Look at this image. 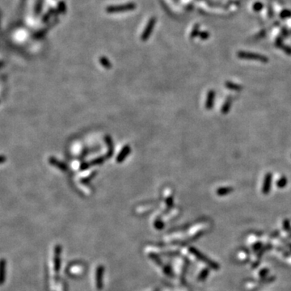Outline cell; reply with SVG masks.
Segmentation results:
<instances>
[{
  "mask_svg": "<svg viewBox=\"0 0 291 291\" xmlns=\"http://www.w3.org/2000/svg\"><path fill=\"white\" fill-rule=\"evenodd\" d=\"M238 57L241 59H248V60H255L260 61L262 63H267L268 57H264V55L257 54H252V53H247V52H239Z\"/></svg>",
  "mask_w": 291,
  "mask_h": 291,
  "instance_id": "6da1fadb",
  "label": "cell"
},
{
  "mask_svg": "<svg viewBox=\"0 0 291 291\" xmlns=\"http://www.w3.org/2000/svg\"><path fill=\"white\" fill-rule=\"evenodd\" d=\"M271 180H272V175L270 174V173H268L266 175L265 178H264V185H263V193L264 194H267V193L269 192Z\"/></svg>",
  "mask_w": 291,
  "mask_h": 291,
  "instance_id": "7a4b0ae2",
  "label": "cell"
},
{
  "mask_svg": "<svg viewBox=\"0 0 291 291\" xmlns=\"http://www.w3.org/2000/svg\"><path fill=\"white\" fill-rule=\"evenodd\" d=\"M233 190L234 189L232 188H230V187H228V188H219L217 191V193H218L219 196H224V195H226V194L231 193Z\"/></svg>",
  "mask_w": 291,
  "mask_h": 291,
  "instance_id": "3957f363",
  "label": "cell"
},
{
  "mask_svg": "<svg viewBox=\"0 0 291 291\" xmlns=\"http://www.w3.org/2000/svg\"><path fill=\"white\" fill-rule=\"evenodd\" d=\"M226 87H227L230 89H233V90H241L242 89V87H240L239 85L234 84V83H226Z\"/></svg>",
  "mask_w": 291,
  "mask_h": 291,
  "instance_id": "277c9868",
  "label": "cell"
},
{
  "mask_svg": "<svg viewBox=\"0 0 291 291\" xmlns=\"http://www.w3.org/2000/svg\"><path fill=\"white\" fill-rule=\"evenodd\" d=\"M214 93L213 92H210V94H209V100L207 102V104H208V108H211L212 106V103L213 100H214Z\"/></svg>",
  "mask_w": 291,
  "mask_h": 291,
  "instance_id": "5b68a950",
  "label": "cell"
},
{
  "mask_svg": "<svg viewBox=\"0 0 291 291\" xmlns=\"http://www.w3.org/2000/svg\"><path fill=\"white\" fill-rule=\"evenodd\" d=\"M286 185V178H281L278 182V186L279 188H283Z\"/></svg>",
  "mask_w": 291,
  "mask_h": 291,
  "instance_id": "8992f818",
  "label": "cell"
},
{
  "mask_svg": "<svg viewBox=\"0 0 291 291\" xmlns=\"http://www.w3.org/2000/svg\"><path fill=\"white\" fill-rule=\"evenodd\" d=\"M230 105H231V103H230V101H227L226 103H225V105L223 106V113H226V112H228V109H229V107H230Z\"/></svg>",
  "mask_w": 291,
  "mask_h": 291,
  "instance_id": "52a82bcc",
  "label": "cell"
},
{
  "mask_svg": "<svg viewBox=\"0 0 291 291\" xmlns=\"http://www.w3.org/2000/svg\"><path fill=\"white\" fill-rule=\"evenodd\" d=\"M262 7H263V5H262L260 3H256L254 4V6H253V8H254L255 11H260V10L262 8Z\"/></svg>",
  "mask_w": 291,
  "mask_h": 291,
  "instance_id": "ba28073f",
  "label": "cell"
},
{
  "mask_svg": "<svg viewBox=\"0 0 291 291\" xmlns=\"http://www.w3.org/2000/svg\"><path fill=\"white\" fill-rule=\"evenodd\" d=\"M291 15V13L290 12V11H282V13H281V17L282 18H286V17H287V16H290Z\"/></svg>",
  "mask_w": 291,
  "mask_h": 291,
  "instance_id": "9c48e42d",
  "label": "cell"
}]
</instances>
